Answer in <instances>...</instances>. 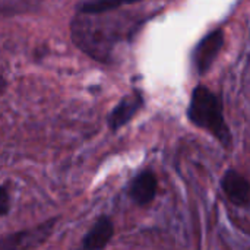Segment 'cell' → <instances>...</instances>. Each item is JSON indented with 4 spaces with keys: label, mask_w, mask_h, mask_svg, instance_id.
Wrapping results in <instances>:
<instances>
[{
    "label": "cell",
    "mask_w": 250,
    "mask_h": 250,
    "mask_svg": "<svg viewBox=\"0 0 250 250\" xmlns=\"http://www.w3.org/2000/svg\"><path fill=\"white\" fill-rule=\"evenodd\" d=\"M57 220H48L32 230H23L0 239V250H29L40 246L51 234Z\"/></svg>",
    "instance_id": "3"
},
{
    "label": "cell",
    "mask_w": 250,
    "mask_h": 250,
    "mask_svg": "<svg viewBox=\"0 0 250 250\" xmlns=\"http://www.w3.org/2000/svg\"><path fill=\"white\" fill-rule=\"evenodd\" d=\"M188 117L190 123L212 135L224 148H231L233 138L224 119L221 100L209 88L199 85L193 89Z\"/></svg>",
    "instance_id": "2"
},
{
    "label": "cell",
    "mask_w": 250,
    "mask_h": 250,
    "mask_svg": "<svg viewBox=\"0 0 250 250\" xmlns=\"http://www.w3.org/2000/svg\"><path fill=\"white\" fill-rule=\"evenodd\" d=\"M10 211V195H9V189L1 185L0 186V217L7 215Z\"/></svg>",
    "instance_id": "11"
},
{
    "label": "cell",
    "mask_w": 250,
    "mask_h": 250,
    "mask_svg": "<svg viewBox=\"0 0 250 250\" xmlns=\"http://www.w3.org/2000/svg\"><path fill=\"white\" fill-rule=\"evenodd\" d=\"M114 236V224L110 217H100L91 230L83 236L82 250H103L111 242Z\"/></svg>",
    "instance_id": "8"
},
{
    "label": "cell",
    "mask_w": 250,
    "mask_h": 250,
    "mask_svg": "<svg viewBox=\"0 0 250 250\" xmlns=\"http://www.w3.org/2000/svg\"><path fill=\"white\" fill-rule=\"evenodd\" d=\"M44 0H0V15L15 16L37 9Z\"/></svg>",
    "instance_id": "10"
},
{
    "label": "cell",
    "mask_w": 250,
    "mask_h": 250,
    "mask_svg": "<svg viewBox=\"0 0 250 250\" xmlns=\"http://www.w3.org/2000/svg\"><path fill=\"white\" fill-rule=\"evenodd\" d=\"M144 107V95L141 91H133L126 95L110 113L108 116V126L111 130H119L120 127L126 126L136 113Z\"/></svg>",
    "instance_id": "7"
},
{
    "label": "cell",
    "mask_w": 250,
    "mask_h": 250,
    "mask_svg": "<svg viewBox=\"0 0 250 250\" xmlns=\"http://www.w3.org/2000/svg\"><path fill=\"white\" fill-rule=\"evenodd\" d=\"M158 189V180L155 174L149 170H144L138 173L127 186V196L141 207L149 205L155 196Z\"/></svg>",
    "instance_id": "6"
},
{
    "label": "cell",
    "mask_w": 250,
    "mask_h": 250,
    "mask_svg": "<svg viewBox=\"0 0 250 250\" xmlns=\"http://www.w3.org/2000/svg\"><path fill=\"white\" fill-rule=\"evenodd\" d=\"M223 44H224L223 29H214L198 42L192 54L193 69L196 70L198 75L202 76L211 69L212 63L215 62V59L218 57L223 48Z\"/></svg>",
    "instance_id": "4"
},
{
    "label": "cell",
    "mask_w": 250,
    "mask_h": 250,
    "mask_svg": "<svg viewBox=\"0 0 250 250\" xmlns=\"http://www.w3.org/2000/svg\"><path fill=\"white\" fill-rule=\"evenodd\" d=\"M142 23L144 18L127 12H78L72 21L70 34L73 42L83 53L94 60L107 63L111 60L117 45L130 40Z\"/></svg>",
    "instance_id": "1"
},
{
    "label": "cell",
    "mask_w": 250,
    "mask_h": 250,
    "mask_svg": "<svg viewBox=\"0 0 250 250\" xmlns=\"http://www.w3.org/2000/svg\"><path fill=\"white\" fill-rule=\"evenodd\" d=\"M221 189L226 198L239 208H248L250 202L249 180L234 168H230L221 177Z\"/></svg>",
    "instance_id": "5"
},
{
    "label": "cell",
    "mask_w": 250,
    "mask_h": 250,
    "mask_svg": "<svg viewBox=\"0 0 250 250\" xmlns=\"http://www.w3.org/2000/svg\"><path fill=\"white\" fill-rule=\"evenodd\" d=\"M136 1H142V0H83L79 7L78 12L79 13H103V12H111V10H117L123 6L127 4H133Z\"/></svg>",
    "instance_id": "9"
},
{
    "label": "cell",
    "mask_w": 250,
    "mask_h": 250,
    "mask_svg": "<svg viewBox=\"0 0 250 250\" xmlns=\"http://www.w3.org/2000/svg\"><path fill=\"white\" fill-rule=\"evenodd\" d=\"M3 89H4V79L0 76V92H1Z\"/></svg>",
    "instance_id": "12"
}]
</instances>
